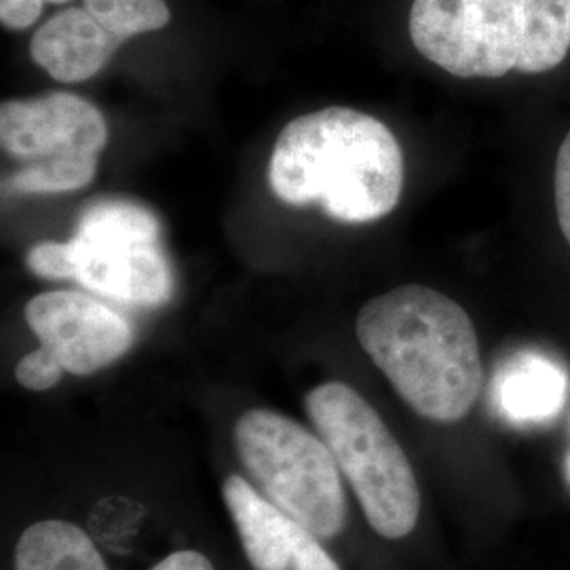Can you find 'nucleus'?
<instances>
[{"label": "nucleus", "mask_w": 570, "mask_h": 570, "mask_svg": "<svg viewBox=\"0 0 570 570\" xmlns=\"http://www.w3.org/2000/svg\"><path fill=\"white\" fill-rule=\"evenodd\" d=\"M569 393V372L539 351L515 353L494 379V402L513 425L551 421L567 404Z\"/></svg>", "instance_id": "obj_11"}, {"label": "nucleus", "mask_w": 570, "mask_h": 570, "mask_svg": "<svg viewBox=\"0 0 570 570\" xmlns=\"http://www.w3.org/2000/svg\"><path fill=\"white\" fill-rule=\"evenodd\" d=\"M108 125L94 104L56 91L35 100L0 106V144L20 161L4 190L13 195H53L79 190L94 180Z\"/></svg>", "instance_id": "obj_6"}, {"label": "nucleus", "mask_w": 570, "mask_h": 570, "mask_svg": "<svg viewBox=\"0 0 570 570\" xmlns=\"http://www.w3.org/2000/svg\"><path fill=\"white\" fill-rule=\"evenodd\" d=\"M60 364L47 353L41 346L28 355H23L20 364L16 367V379L21 387L30 389V391H47V389L56 387L61 381Z\"/></svg>", "instance_id": "obj_15"}, {"label": "nucleus", "mask_w": 570, "mask_h": 570, "mask_svg": "<svg viewBox=\"0 0 570 570\" xmlns=\"http://www.w3.org/2000/svg\"><path fill=\"white\" fill-rule=\"evenodd\" d=\"M45 0H0V21L7 30H26L41 18Z\"/></svg>", "instance_id": "obj_17"}, {"label": "nucleus", "mask_w": 570, "mask_h": 570, "mask_svg": "<svg viewBox=\"0 0 570 570\" xmlns=\"http://www.w3.org/2000/svg\"><path fill=\"white\" fill-rule=\"evenodd\" d=\"M26 322L63 372L89 376L134 345V327L117 311L79 292H45L26 305Z\"/></svg>", "instance_id": "obj_8"}, {"label": "nucleus", "mask_w": 570, "mask_h": 570, "mask_svg": "<svg viewBox=\"0 0 570 570\" xmlns=\"http://www.w3.org/2000/svg\"><path fill=\"white\" fill-rule=\"evenodd\" d=\"M153 570H214V567L204 553L184 550L169 553Z\"/></svg>", "instance_id": "obj_18"}, {"label": "nucleus", "mask_w": 570, "mask_h": 570, "mask_svg": "<svg viewBox=\"0 0 570 570\" xmlns=\"http://www.w3.org/2000/svg\"><path fill=\"white\" fill-rule=\"evenodd\" d=\"M305 404L370 527L385 539H404L419 522L421 492L385 421L355 389L336 381L313 389Z\"/></svg>", "instance_id": "obj_4"}, {"label": "nucleus", "mask_w": 570, "mask_h": 570, "mask_svg": "<svg viewBox=\"0 0 570 570\" xmlns=\"http://www.w3.org/2000/svg\"><path fill=\"white\" fill-rule=\"evenodd\" d=\"M16 570H108L102 553L79 527L45 520L26 530L16 548Z\"/></svg>", "instance_id": "obj_12"}, {"label": "nucleus", "mask_w": 570, "mask_h": 570, "mask_svg": "<svg viewBox=\"0 0 570 570\" xmlns=\"http://www.w3.org/2000/svg\"><path fill=\"white\" fill-rule=\"evenodd\" d=\"M567 473H569V480H570V454H569V461H567Z\"/></svg>", "instance_id": "obj_20"}, {"label": "nucleus", "mask_w": 570, "mask_h": 570, "mask_svg": "<svg viewBox=\"0 0 570 570\" xmlns=\"http://www.w3.org/2000/svg\"><path fill=\"white\" fill-rule=\"evenodd\" d=\"M121 45L85 7H72L42 23L30 56L56 81L81 82L96 77Z\"/></svg>", "instance_id": "obj_10"}, {"label": "nucleus", "mask_w": 570, "mask_h": 570, "mask_svg": "<svg viewBox=\"0 0 570 570\" xmlns=\"http://www.w3.org/2000/svg\"><path fill=\"white\" fill-rule=\"evenodd\" d=\"M553 193H556V212L562 235L570 245V131L556 157L553 174Z\"/></svg>", "instance_id": "obj_16"}, {"label": "nucleus", "mask_w": 570, "mask_h": 570, "mask_svg": "<svg viewBox=\"0 0 570 570\" xmlns=\"http://www.w3.org/2000/svg\"><path fill=\"white\" fill-rule=\"evenodd\" d=\"M45 2H53V4H63V2H70V0H45Z\"/></svg>", "instance_id": "obj_19"}, {"label": "nucleus", "mask_w": 570, "mask_h": 570, "mask_svg": "<svg viewBox=\"0 0 570 570\" xmlns=\"http://www.w3.org/2000/svg\"><path fill=\"white\" fill-rule=\"evenodd\" d=\"M357 341L423 419L452 425L475 406L484 370L468 311L428 285H400L364 305Z\"/></svg>", "instance_id": "obj_1"}, {"label": "nucleus", "mask_w": 570, "mask_h": 570, "mask_svg": "<svg viewBox=\"0 0 570 570\" xmlns=\"http://www.w3.org/2000/svg\"><path fill=\"white\" fill-rule=\"evenodd\" d=\"M26 265L42 279H75L77 275L72 249L68 242H45L35 245L26 256Z\"/></svg>", "instance_id": "obj_14"}, {"label": "nucleus", "mask_w": 570, "mask_h": 570, "mask_svg": "<svg viewBox=\"0 0 570 570\" xmlns=\"http://www.w3.org/2000/svg\"><path fill=\"white\" fill-rule=\"evenodd\" d=\"M235 446L266 499L317 539L345 527L341 468L326 442L273 410H249L235 425Z\"/></svg>", "instance_id": "obj_5"}, {"label": "nucleus", "mask_w": 570, "mask_h": 570, "mask_svg": "<svg viewBox=\"0 0 570 570\" xmlns=\"http://www.w3.org/2000/svg\"><path fill=\"white\" fill-rule=\"evenodd\" d=\"M268 183L284 204H320L338 223L364 225L400 204L404 155L385 122L330 106L285 125L271 155Z\"/></svg>", "instance_id": "obj_2"}, {"label": "nucleus", "mask_w": 570, "mask_h": 570, "mask_svg": "<svg viewBox=\"0 0 570 570\" xmlns=\"http://www.w3.org/2000/svg\"><path fill=\"white\" fill-rule=\"evenodd\" d=\"M226 508L256 570H341L320 539L275 508L242 475L225 482Z\"/></svg>", "instance_id": "obj_9"}, {"label": "nucleus", "mask_w": 570, "mask_h": 570, "mask_svg": "<svg viewBox=\"0 0 570 570\" xmlns=\"http://www.w3.org/2000/svg\"><path fill=\"white\" fill-rule=\"evenodd\" d=\"M159 237L157 216L142 205L104 199L87 207L68 242L75 282L127 305H164L174 294V273Z\"/></svg>", "instance_id": "obj_7"}, {"label": "nucleus", "mask_w": 570, "mask_h": 570, "mask_svg": "<svg viewBox=\"0 0 570 570\" xmlns=\"http://www.w3.org/2000/svg\"><path fill=\"white\" fill-rule=\"evenodd\" d=\"M82 7L121 42L161 30L171 18L165 0H85Z\"/></svg>", "instance_id": "obj_13"}, {"label": "nucleus", "mask_w": 570, "mask_h": 570, "mask_svg": "<svg viewBox=\"0 0 570 570\" xmlns=\"http://www.w3.org/2000/svg\"><path fill=\"white\" fill-rule=\"evenodd\" d=\"M410 39L461 79L541 75L569 53L570 0H414Z\"/></svg>", "instance_id": "obj_3"}]
</instances>
